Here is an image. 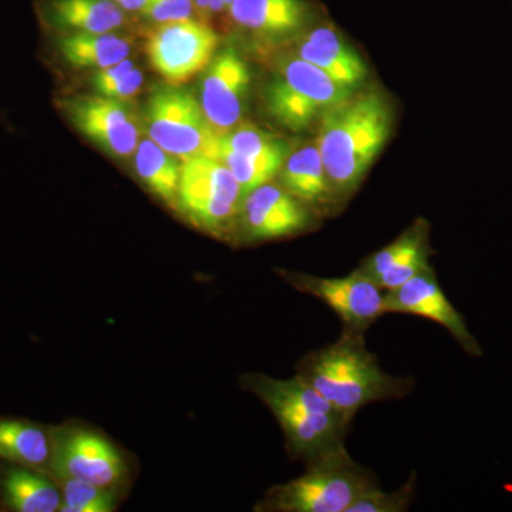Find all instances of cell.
<instances>
[{
    "mask_svg": "<svg viewBox=\"0 0 512 512\" xmlns=\"http://www.w3.org/2000/svg\"><path fill=\"white\" fill-rule=\"evenodd\" d=\"M296 376L352 421L369 404L403 399L414 386L410 377L383 370L375 353L367 349L365 333L345 329L335 342L303 356Z\"/></svg>",
    "mask_w": 512,
    "mask_h": 512,
    "instance_id": "cell-1",
    "label": "cell"
},
{
    "mask_svg": "<svg viewBox=\"0 0 512 512\" xmlns=\"http://www.w3.org/2000/svg\"><path fill=\"white\" fill-rule=\"evenodd\" d=\"M392 130V111L382 94L352 96L320 120L318 148L332 200L359 187Z\"/></svg>",
    "mask_w": 512,
    "mask_h": 512,
    "instance_id": "cell-2",
    "label": "cell"
},
{
    "mask_svg": "<svg viewBox=\"0 0 512 512\" xmlns=\"http://www.w3.org/2000/svg\"><path fill=\"white\" fill-rule=\"evenodd\" d=\"M228 9L238 26L265 37L292 35L309 18L305 0H234Z\"/></svg>",
    "mask_w": 512,
    "mask_h": 512,
    "instance_id": "cell-17",
    "label": "cell"
},
{
    "mask_svg": "<svg viewBox=\"0 0 512 512\" xmlns=\"http://www.w3.org/2000/svg\"><path fill=\"white\" fill-rule=\"evenodd\" d=\"M220 37L201 20L188 19L163 23L147 42V55L156 73L170 84L181 87L190 82L215 57Z\"/></svg>",
    "mask_w": 512,
    "mask_h": 512,
    "instance_id": "cell-8",
    "label": "cell"
},
{
    "mask_svg": "<svg viewBox=\"0 0 512 512\" xmlns=\"http://www.w3.org/2000/svg\"><path fill=\"white\" fill-rule=\"evenodd\" d=\"M305 466L302 476L272 487L258 510L348 512L360 495L379 484L375 473L356 463L346 446Z\"/></svg>",
    "mask_w": 512,
    "mask_h": 512,
    "instance_id": "cell-4",
    "label": "cell"
},
{
    "mask_svg": "<svg viewBox=\"0 0 512 512\" xmlns=\"http://www.w3.org/2000/svg\"><path fill=\"white\" fill-rule=\"evenodd\" d=\"M59 52L70 66L100 70L128 59L131 45L114 32L69 33L59 40Z\"/></svg>",
    "mask_w": 512,
    "mask_h": 512,
    "instance_id": "cell-19",
    "label": "cell"
},
{
    "mask_svg": "<svg viewBox=\"0 0 512 512\" xmlns=\"http://www.w3.org/2000/svg\"><path fill=\"white\" fill-rule=\"evenodd\" d=\"M52 456L45 431L22 421H0V458L39 467Z\"/></svg>",
    "mask_w": 512,
    "mask_h": 512,
    "instance_id": "cell-23",
    "label": "cell"
},
{
    "mask_svg": "<svg viewBox=\"0 0 512 512\" xmlns=\"http://www.w3.org/2000/svg\"><path fill=\"white\" fill-rule=\"evenodd\" d=\"M141 13L161 25L180 22V20L192 19L194 2L192 0H147Z\"/></svg>",
    "mask_w": 512,
    "mask_h": 512,
    "instance_id": "cell-28",
    "label": "cell"
},
{
    "mask_svg": "<svg viewBox=\"0 0 512 512\" xmlns=\"http://www.w3.org/2000/svg\"><path fill=\"white\" fill-rule=\"evenodd\" d=\"M148 137L180 161L198 156L214 157L217 134L212 130L201 103L188 90L158 87L146 107Z\"/></svg>",
    "mask_w": 512,
    "mask_h": 512,
    "instance_id": "cell-7",
    "label": "cell"
},
{
    "mask_svg": "<svg viewBox=\"0 0 512 512\" xmlns=\"http://www.w3.org/2000/svg\"><path fill=\"white\" fill-rule=\"evenodd\" d=\"M352 93L318 67L296 57L285 63L269 83L266 109L281 126L298 133L322 120Z\"/></svg>",
    "mask_w": 512,
    "mask_h": 512,
    "instance_id": "cell-6",
    "label": "cell"
},
{
    "mask_svg": "<svg viewBox=\"0 0 512 512\" xmlns=\"http://www.w3.org/2000/svg\"><path fill=\"white\" fill-rule=\"evenodd\" d=\"M116 498L109 488L79 480L63 478V512H111L116 507Z\"/></svg>",
    "mask_w": 512,
    "mask_h": 512,
    "instance_id": "cell-26",
    "label": "cell"
},
{
    "mask_svg": "<svg viewBox=\"0 0 512 512\" xmlns=\"http://www.w3.org/2000/svg\"><path fill=\"white\" fill-rule=\"evenodd\" d=\"M9 507L19 512H55L62 507V494L55 485L25 468H13L3 483Z\"/></svg>",
    "mask_w": 512,
    "mask_h": 512,
    "instance_id": "cell-22",
    "label": "cell"
},
{
    "mask_svg": "<svg viewBox=\"0 0 512 512\" xmlns=\"http://www.w3.org/2000/svg\"><path fill=\"white\" fill-rule=\"evenodd\" d=\"M111 2L119 5L123 10H130V12H141L146 6L147 0H111Z\"/></svg>",
    "mask_w": 512,
    "mask_h": 512,
    "instance_id": "cell-31",
    "label": "cell"
},
{
    "mask_svg": "<svg viewBox=\"0 0 512 512\" xmlns=\"http://www.w3.org/2000/svg\"><path fill=\"white\" fill-rule=\"evenodd\" d=\"M222 150L261 160L286 161L289 156L288 146L284 141L249 124L235 127L224 136L217 137L214 158Z\"/></svg>",
    "mask_w": 512,
    "mask_h": 512,
    "instance_id": "cell-24",
    "label": "cell"
},
{
    "mask_svg": "<svg viewBox=\"0 0 512 512\" xmlns=\"http://www.w3.org/2000/svg\"><path fill=\"white\" fill-rule=\"evenodd\" d=\"M416 494V473L399 490L384 493L379 484L365 491L350 505L348 512H406Z\"/></svg>",
    "mask_w": 512,
    "mask_h": 512,
    "instance_id": "cell-27",
    "label": "cell"
},
{
    "mask_svg": "<svg viewBox=\"0 0 512 512\" xmlns=\"http://www.w3.org/2000/svg\"><path fill=\"white\" fill-rule=\"evenodd\" d=\"M63 109L70 123L111 157L128 158L136 153L140 126L126 101L90 94L64 101Z\"/></svg>",
    "mask_w": 512,
    "mask_h": 512,
    "instance_id": "cell-10",
    "label": "cell"
},
{
    "mask_svg": "<svg viewBox=\"0 0 512 512\" xmlns=\"http://www.w3.org/2000/svg\"><path fill=\"white\" fill-rule=\"evenodd\" d=\"M430 256L429 228L419 221L392 244L363 259L356 271L389 292L429 269Z\"/></svg>",
    "mask_w": 512,
    "mask_h": 512,
    "instance_id": "cell-15",
    "label": "cell"
},
{
    "mask_svg": "<svg viewBox=\"0 0 512 512\" xmlns=\"http://www.w3.org/2000/svg\"><path fill=\"white\" fill-rule=\"evenodd\" d=\"M241 383L274 414L293 460L308 464L345 447L352 420L301 377L282 380L256 373Z\"/></svg>",
    "mask_w": 512,
    "mask_h": 512,
    "instance_id": "cell-3",
    "label": "cell"
},
{
    "mask_svg": "<svg viewBox=\"0 0 512 512\" xmlns=\"http://www.w3.org/2000/svg\"><path fill=\"white\" fill-rule=\"evenodd\" d=\"M192 2H194V9H197L205 18L227 9L224 0H192Z\"/></svg>",
    "mask_w": 512,
    "mask_h": 512,
    "instance_id": "cell-30",
    "label": "cell"
},
{
    "mask_svg": "<svg viewBox=\"0 0 512 512\" xmlns=\"http://www.w3.org/2000/svg\"><path fill=\"white\" fill-rule=\"evenodd\" d=\"M251 73L234 49H225L205 69L201 107L218 137L239 126L244 117Z\"/></svg>",
    "mask_w": 512,
    "mask_h": 512,
    "instance_id": "cell-13",
    "label": "cell"
},
{
    "mask_svg": "<svg viewBox=\"0 0 512 512\" xmlns=\"http://www.w3.org/2000/svg\"><path fill=\"white\" fill-rule=\"evenodd\" d=\"M282 278L296 291L325 303L342 322L345 330L366 333L384 313L386 292L359 271L342 278H323L301 272L282 271Z\"/></svg>",
    "mask_w": 512,
    "mask_h": 512,
    "instance_id": "cell-9",
    "label": "cell"
},
{
    "mask_svg": "<svg viewBox=\"0 0 512 512\" xmlns=\"http://www.w3.org/2000/svg\"><path fill=\"white\" fill-rule=\"evenodd\" d=\"M53 467L57 476L79 478L110 488L123 477L124 463L117 448L109 440L89 430H70L62 434Z\"/></svg>",
    "mask_w": 512,
    "mask_h": 512,
    "instance_id": "cell-14",
    "label": "cell"
},
{
    "mask_svg": "<svg viewBox=\"0 0 512 512\" xmlns=\"http://www.w3.org/2000/svg\"><path fill=\"white\" fill-rule=\"evenodd\" d=\"M247 241H271L308 231L315 222L313 210L284 187L268 183L242 200L238 221Z\"/></svg>",
    "mask_w": 512,
    "mask_h": 512,
    "instance_id": "cell-12",
    "label": "cell"
},
{
    "mask_svg": "<svg viewBox=\"0 0 512 512\" xmlns=\"http://www.w3.org/2000/svg\"><path fill=\"white\" fill-rule=\"evenodd\" d=\"M232 2H234V0H224L225 6H227V8H229V6H231Z\"/></svg>",
    "mask_w": 512,
    "mask_h": 512,
    "instance_id": "cell-32",
    "label": "cell"
},
{
    "mask_svg": "<svg viewBox=\"0 0 512 512\" xmlns=\"http://www.w3.org/2000/svg\"><path fill=\"white\" fill-rule=\"evenodd\" d=\"M136 170L141 183L171 208L177 207L181 161L157 146L151 138H144L136 151Z\"/></svg>",
    "mask_w": 512,
    "mask_h": 512,
    "instance_id": "cell-21",
    "label": "cell"
},
{
    "mask_svg": "<svg viewBox=\"0 0 512 512\" xmlns=\"http://www.w3.org/2000/svg\"><path fill=\"white\" fill-rule=\"evenodd\" d=\"M50 16L70 33H109L126 22L123 9L111 0H53Z\"/></svg>",
    "mask_w": 512,
    "mask_h": 512,
    "instance_id": "cell-20",
    "label": "cell"
},
{
    "mask_svg": "<svg viewBox=\"0 0 512 512\" xmlns=\"http://www.w3.org/2000/svg\"><path fill=\"white\" fill-rule=\"evenodd\" d=\"M143 84V72L134 67L133 70L121 76L120 79L114 80L113 83L107 84V86L100 87L99 90H96V93L109 97V99L128 101L134 99L141 92Z\"/></svg>",
    "mask_w": 512,
    "mask_h": 512,
    "instance_id": "cell-29",
    "label": "cell"
},
{
    "mask_svg": "<svg viewBox=\"0 0 512 512\" xmlns=\"http://www.w3.org/2000/svg\"><path fill=\"white\" fill-rule=\"evenodd\" d=\"M241 185L218 158L198 156L181 161L177 207L202 231L224 235L237 224Z\"/></svg>",
    "mask_w": 512,
    "mask_h": 512,
    "instance_id": "cell-5",
    "label": "cell"
},
{
    "mask_svg": "<svg viewBox=\"0 0 512 512\" xmlns=\"http://www.w3.org/2000/svg\"><path fill=\"white\" fill-rule=\"evenodd\" d=\"M282 187L311 208L332 200L325 164L318 146L308 144L286 158L281 170Z\"/></svg>",
    "mask_w": 512,
    "mask_h": 512,
    "instance_id": "cell-18",
    "label": "cell"
},
{
    "mask_svg": "<svg viewBox=\"0 0 512 512\" xmlns=\"http://www.w3.org/2000/svg\"><path fill=\"white\" fill-rule=\"evenodd\" d=\"M384 313H400L429 319L446 329L468 356L478 359L484 355L480 343L468 329L466 319L441 288L433 266L399 288L386 292Z\"/></svg>",
    "mask_w": 512,
    "mask_h": 512,
    "instance_id": "cell-11",
    "label": "cell"
},
{
    "mask_svg": "<svg viewBox=\"0 0 512 512\" xmlns=\"http://www.w3.org/2000/svg\"><path fill=\"white\" fill-rule=\"evenodd\" d=\"M215 158L227 165L234 177L237 178L244 198L261 185L271 183L276 175L281 173L285 164V161L261 160V158L245 157L224 150L218 151Z\"/></svg>",
    "mask_w": 512,
    "mask_h": 512,
    "instance_id": "cell-25",
    "label": "cell"
},
{
    "mask_svg": "<svg viewBox=\"0 0 512 512\" xmlns=\"http://www.w3.org/2000/svg\"><path fill=\"white\" fill-rule=\"evenodd\" d=\"M298 57L352 92L365 82L367 76L362 57L332 28L312 30L299 46Z\"/></svg>",
    "mask_w": 512,
    "mask_h": 512,
    "instance_id": "cell-16",
    "label": "cell"
}]
</instances>
